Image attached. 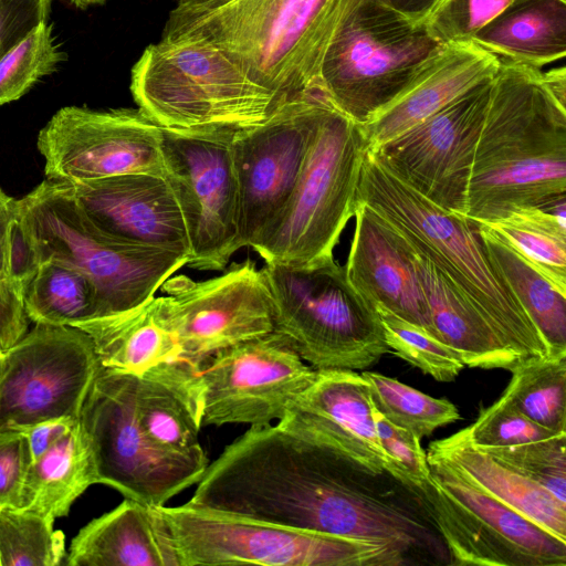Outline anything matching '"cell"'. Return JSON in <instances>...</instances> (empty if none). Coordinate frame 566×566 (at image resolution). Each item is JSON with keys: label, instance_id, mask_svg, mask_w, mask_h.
Masks as SVG:
<instances>
[{"label": "cell", "instance_id": "ffe728a7", "mask_svg": "<svg viewBox=\"0 0 566 566\" xmlns=\"http://www.w3.org/2000/svg\"><path fill=\"white\" fill-rule=\"evenodd\" d=\"M60 184L105 235L188 255L184 219L164 176L139 172Z\"/></svg>", "mask_w": 566, "mask_h": 566}, {"label": "cell", "instance_id": "bcb514c9", "mask_svg": "<svg viewBox=\"0 0 566 566\" xmlns=\"http://www.w3.org/2000/svg\"><path fill=\"white\" fill-rule=\"evenodd\" d=\"M18 219V200L0 188V279L12 277L14 229Z\"/></svg>", "mask_w": 566, "mask_h": 566}, {"label": "cell", "instance_id": "e0dca14e", "mask_svg": "<svg viewBox=\"0 0 566 566\" xmlns=\"http://www.w3.org/2000/svg\"><path fill=\"white\" fill-rule=\"evenodd\" d=\"M486 80L375 150L400 180L437 206L465 216L476 144L491 90Z\"/></svg>", "mask_w": 566, "mask_h": 566}, {"label": "cell", "instance_id": "484cf974", "mask_svg": "<svg viewBox=\"0 0 566 566\" xmlns=\"http://www.w3.org/2000/svg\"><path fill=\"white\" fill-rule=\"evenodd\" d=\"M415 250V249H413ZM416 265L438 338L471 368L511 370L518 359L502 344L476 307L415 250Z\"/></svg>", "mask_w": 566, "mask_h": 566}, {"label": "cell", "instance_id": "d6a6232c", "mask_svg": "<svg viewBox=\"0 0 566 566\" xmlns=\"http://www.w3.org/2000/svg\"><path fill=\"white\" fill-rule=\"evenodd\" d=\"M136 402L140 424L157 446L178 454H206L198 439L201 420L176 392L137 378Z\"/></svg>", "mask_w": 566, "mask_h": 566}, {"label": "cell", "instance_id": "30bf717a", "mask_svg": "<svg viewBox=\"0 0 566 566\" xmlns=\"http://www.w3.org/2000/svg\"><path fill=\"white\" fill-rule=\"evenodd\" d=\"M161 511L180 566H400L387 549L366 541L223 516L188 504L163 505Z\"/></svg>", "mask_w": 566, "mask_h": 566}, {"label": "cell", "instance_id": "ab89813d", "mask_svg": "<svg viewBox=\"0 0 566 566\" xmlns=\"http://www.w3.org/2000/svg\"><path fill=\"white\" fill-rule=\"evenodd\" d=\"M514 0H440L423 27L441 45L470 41Z\"/></svg>", "mask_w": 566, "mask_h": 566}, {"label": "cell", "instance_id": "b9f144b4", "mask_svg": "<svg viewBox=\"0 0 566 566\" xmlns=\"http://www.w3.org/2000/svg\"><path fill=\"white\" fill-rule=\"evenodd\" d=\"M31 463L25 434L21 430H0V509L20 507Z\"/></svg>", "mask_w": 566, "mask_h": 566}, {"label": "cell", "instance_id": "52a82bcc", "mask_svg": "<svg viewBox=\"0 0 566 566\" xmlns=\"http://www.w3.org/2000/svg\"><path fill=\"white\" fill-rule=\"evenodd\" d=\"M367 149L360 125L326 104L285 209L253 249L265 263L312 268L334 260L355 214Z\"/></svg>", "mask_w": 566, "mask_h": 566}, {"label": "cell", "instance_id": "4fadbf2b", "mask_svg": "<svg viewBox=\"0 0 566 566\" xmlns=\"http://www.w3.org/2000/svg\"><path fill=\"white\" fill-rule=\"evenodd\" d=\"M326 104L317 95L296 96L264 123L230 139L241 248H256L281 217Z\"/></svg>", "mask_w": 566, "mask_h": 566}, {"label": "cell", "instance_id": "816d5d0a", "mask_svg": "<svg viewBox=\"0 0 566 566\" xmlns=\"http://www.w3.org/2000/svg\"><path fill=\"white\" fill-rule=\"evenodd\" d=\"M2 357H3V350L0 349V371L2 366Z\"/></svg>", "mask_w": 566, "mask_h": 566}, {"label": "cell", "instance_id": "f1b7e54d", "mask_svg": "<svg viewBox=\"0 0 566 566\" xmlns=\"http://www.w3.org/2000/svg\"><path fill=\"white\" fill-rule=\"evenodd\" d=\"M475 223L488 253L541 333L549 354H566V293L495 232Z\"/></svg>", "mask_w": 566, "mask_h": 566}, {"label": "cell", "instance_id": "e575fe53", "mask_svg": "<svg viewBox=\"0 0 566 566\" xmlns=\"http://www.w3.org/2000/svg\"><path fill=\"white\" fill-rule=\"evenodd\" d=\"M54 522L25 509H0V566L61 565L65 536Z\"/></svg>", "mask_w": 566, "mask_h": 566}, {"label": "cell", "instance_id": "d590c367", "mask_svg": "<svg viewBox=\"0 0 566 566\" xmlns=\"http://www.w3.org/2000/svg\"><path fill=\"white\" fill-rule=\"evenodd\" d=\"M66 60L53 24L39 23L0 57V106L22 97Z\"/></svg>", "mask_w": 566, "mask_h": 566}, {"label": "cell", "instance_id": "5bb4252c", "mask_svg": "<svg viewBox=\"0 0 566 566\" xmlns=\"http://www.w3.org/2000/svg\"><path fill=\"white\" fill-rule=\"evenodd\" d=\"M163 132V176L180 209L187 265L222 270L241 249L239 190L230 139Z\"/></svg>", "mask_w": 566, "mask_h": 566}, {"label": "cell", "instance_id": "7c38bea8", "mask_svg": "<svg viewBox=\"0 0 566 566\" xmlns=\"http://www.w3.org/2000/svg\"><path fill=\"white\" fill-rule=\"evenodd\" d=\"M101 365L91 338L72 326L35 324L3 350L0 430L78 419Z\"/></svg>", "mask_w": 566, "mask_h": 566}, {"label": "cell", "instance_id": "cb8c5ba5", "mask_svg": "<svg viewBox=\"0 0 566 566\" xmlns=\"http://www.w3.org/2000/svg\"><path fill=\"white\" fill-rule=\"evenodd\" d=\"M70 566H180L174 534L161 506L128 497L93 518L73 537Z\"/></svg>", "mask_w": 566, "mask_h": 566}, {"label": "cell", "instance_id": "f6af8a7d", "mask_svg": "<svg viewBox=\"0 0 566 566\" xmlns=\"http://www.w3.org/2000/svg\"><path fill=\"white\" fill-rule=\"evenodd\" d=\"M77 421L78 419L61 417L40 421L21 429L29 442L32 463L72 430Z\"/></svg>", "mask_w": 566, "mask_h": 566}, {"label": "cell", "instance_id": "7a4b0ae2", "mask_svg": "<svg viewBox=\"0 0 566 566\" xmlns=\"http://www.w3.org/2000/svg\"><path fill=\"white\" fill-rule=\"evenodd\" d=\"M356 201L389 221L476 307L520 363L549 356L548 347L486 251L478 226L446 210L394 175L367 149Z\"/></svg>", "mask_w": 566, "mask_h": 566}, {"label": "cell", "instance_id": "7dc6e473", "mask_svg": "<svg viewBox=\"0 0 566 566\" xmlns=\"http://www.w3.org/2000/svg\"><path fill=\"white\" fill-rule=\"evenodd\" d=\"M415 27L423 25L440 0H376Z\"/></svg>", "mask_w": 566, "mask_h": 566}, {"label": "cell", "instance_id": "4dcf8cb0", "mask_svg": "<svg viewBox=\"0 0 566 566\" xmlns=\"http://www.w3.org/2000/svg\"><path fill=\"white\" fill-rule=\"evenodd\" d=\"M486 226L566 293V202L553 211L516 209Z\"/></svg>", "mask_w": 566, "mask_h": 566}, {"label": "cell", "instance_id": "f35d334b", "mask_svg": "<svg viewBox=\"0 0 566 566\" xmlns=\"http://www.w3.org/2000/svg\"><path fill=\"white\" fill-rule=\"evenodd\" d=\"M471 444L479 450L511 447L566 433L541 426L499 398L467 427Z\"/></svg>", "mask_w": 566, "mask_h": 566}, {"label": "cell", "instance_id": "ba28073f", "mask_svg": "<svg viewBox=\"0 0 566 566\" xmlns=\"http://www.w3.org/2000/svg\"><path fill=\"white\" fill-rule=\"evenodd\" d=\"M442 45L376 0H361L329 43L317 95L363 125L389 104Z\"/></svg>", "mask_w": 566, "mask_h": 566}, {"label": "cell", "instance_id": "ee69618b", "mask_svg": "<svg viewBox=\"0 0 566 566\" xmlns=\"http://www.w3.org/2000/svg\"><path fill=\"white\" fill-rule=\"evenodd\" d=\"M23 280L17 276L0 281V349L6 350L29 329L22 301Z\"/></svg>", "mask_w": 566, "mask_h": 566}, {"label": "cell", "instance_id": "44dd1931", "mask_svg": "<svg viewBox=\"0 0 566 566\" xmlns=\"http://www.w3.org/2000/svg\"><path fill=\"white\" fill-rule=\"evenodd\" d=\"M355 230L344 265L352 286L373 306L380 305L437 336L415 250L382 216L356 201Z\"/></svg>", "mask_w": 566, "mask_h": 566}, {"label": "cell", "instance_id": "603a6c76", "mask_svg": "<svg viewBox=\"0 0 566 566\" xmlns=\"http://www.w3.org/2000/svg\"><path fill=\"white\" fill-rule=\"evenodd\" d=\"M367 380L350 369L316 370L283 418L375 472L384 468Z\"/></svg>", "mask_w": 566, "mask_h": 566}, {"label": "cell", "instance_id": "1f68e13d", "mask_svg": "<svg viewBox=\"0 0 566 566\" xmlns=\"http://www.w3.org/2000/svg\"><path fill=\"white\" fill-rule=\"evenodd\" d=\"M510 371L500 399L534 422L566 432V354L533 357Z\"/></svg>", "mask_w": 566, "mask_h": 566}, {"label": "cell", "instance_id": "836d02e7", "mask_svg": "<svg viewBox=\"0 0 566 566\" xmlns=\"http://www.w3.org/2000/svg\"><path fill=\"white\" fill-rule=\"evenodd\" d=\"M373 405L390 422L420 440L440 427L458 421V408L448 399L433 398L391 377L363 371Z\"/></svg>", "mask_w": 566, "mask_h": 566}, {"label": "cell", "instance_id": "74e56055", "mask_svg": "<svg viewBox=\"0 0 566 566\" xmlns=\"http://www.w3.org/2000/svg\"><path fill=\"white\" fill-rule=\"evenodd\" d=\"M566 433L511 447L481 450L566 504Z\"/></svg>", "mask_w": 566, "mask_h": 566}, {"label": "cell", "instance_id": "f907efd6", "mask_svg": "<svg viewBox=\"0 0 566 566\" xmlns=\"http://www.w3.org/2000/svg\"><path fill=\"white\" fill-rule=\"evenodd\" d=\"M70 3H72L74 7L80 9H85L93 4H101L104 3L107 0H67Z\"/></svg>", "mask_w": 566, "mask_h": 566}, {"label": "cell", "instance_id": "60d3db41", "mask_svg": "<svg viewBox=\"0 0 566 566\" xmlns=\"http://www.w3.org/2000/svg\"><path fill=\"white\" fill-rule=\"evenodd\" d=\"M371 410L385 470L401 482L421 489L431 474L421 440L390 422L374 405Z\"/></svg>", "mask_w": 566, "mask_h": 566}, {"label": "cell", "instance_id": "3957f363", "mask_svg": "<svg viewBox=\"0 0 566 566\" xmlns=\"http://www.w3.org/2000/svg\"><path fill=\"white\" fill-rule=\"evenodd\" d=\"M360 1L232 0L212 9L176 7L161 39L207 41L272 90L289 97L317 95L325 51Z\"/></svg>", "mask_w": 566, "mask_h": 566}, {"label": "cell", "instance_id": "9a60e30c", "mask_svg": "<svg viewBox=\"0 0 566 566\" xmlns=\"http://www.w3.org/2000/svg\"><path fill=\"white\" fill-rule=\"evenodd\" d=\"M163 132L138 108H60L39 132L45 179L76 182L125 174L163 176Z\"/></svg>", "mask_w": 566, "mask_h": 566}, {"label": "cell", "instance_id": "d4e9b609", "mask_svg": "<svg viewBox=\"0 0 566 566\" xmlns=\"http://www.w3.org/2000/svg\"><path fill=\"white\" fill-rule=\"evenodd\" d=\"M427 458L449 464L486 494L566 541V504L474 448L467 428L431 442Z\"/></svg>", "mask_w": 566, "mask_h": 566}, {"label": "cell", "instance_id": "7bdbcfd3", "mask_svg": "<svg viewBox=\"0 0 566 566\" xmlns=\"http://www.w3.org/2000/svg\"><path fill=\"white\" fill-rule=\"evenodd\" d=\"M54 0H0V57L33 28L49 21Z\"/></svg>", "mask_w": 566, "mask_h": 566}, {"label": "cell", "instance_id": "681fc988", "mask_svg": "<svg viewBox=\"0 0 566 566\" xmlns=\"http://www.w3.org/2000/svg\"><path fill=\"white\" fill-rule=\"evenodd\" d=\"M232 0H175L176 7L184 9H212Z\"/></svg>", "mask_w": 566, "mask_h": 566}, {"label": "cell", "instance_id": "9c48e42d", "mask_svg": "<svg viewBox=\"0 0 566 566\" xmlns=\"http://www.w3.org/2000/svg\"><path fill=\"white\" fill-rule=\"evenodd\" d=\"M137 378L99 368L83 402L78 424L88 444L96 483L125 497L163 506L197 484L209 463L157 446L143 429L136 402Z\"/></svg>", "mask_w": 566, "mask_h": 566}, {"label": "cell", "instance_id": "277c9868", "mask_svg": "<svg viewBox=\"0 0 566 566\" xmlns=\"http://www.w3.org/2000/svg\"><path fill=\"white\" fill-rule=\"evenodd\" d=\"M130 92L161 129L229 139L294 98L261 83L223 49L197 39L149 44L132 69Z\"/></svg>", "mask_w": 566, "mask_h": 566}, {"label": "cell", "instance_id": "7402d4cb", "mask_svg": "<svg viewBox=\"0 0 566 566\" xmlns=\"http://www.w3.org/2000/svg\"><path fill=\"white\" fill-rule=\"evenodd\" d=\"M501 60L472 40L442 45L406 87L360 125L368 149H378L497 73Z\"/></svg>", "mask_w": 566, "mask_h": 566}, {"label": "cell", "instance_id": "d6986e66", "mask_svg": "<svg viewBox=\"0 0 566 566\" xmlns=\"http://www.w3.org/2000/svg\"><path fill=\"white\" fill-rule=\"evenodd\" d=\"M75 327L91 338L102 368L169 388L201 420L200 368L186 356L164 296Z\"/></svg>", "mask_w": 566, "mask_h": 566}, {"label": "cell", "instance_id": "83f0119b", "mask_svg": "<svg viewBox=\"0 0 566 566\" xmlns=\"http://www.w3.org/2000/svg\"><path fill=\"white\" fill-rule=\"evenodd\" d=\"M92 484H96L93 459L77 421L72 430L31 463L20 509L55 521L66 516L73 503Z\"/></svg>", "mask_w": 566, "mask_h": 566}, {"label": "cell", "instance_id": "6da1fadb", "mask_svg": "<svg viewBox=\"0 0 566 566\" xmlns=\"http://www.w3.org/2000/svg\"><path fill=\"white\" fill-rule=\"evenodd\" d=\"M566 202V106L542 69L501 61L476 144L465 216L474 222L513 210L553 211Z\"/></svg>", "mask_w": 566, "mask_h": 566}, {"label": "cell", "instance_id": "5b68a950", "mask_svg": "<svg viewBox=\"0 0 566 566\" xmlns=\"http://www.w3.org/2000/svg\"><path fill=\"white\" fill-rule=\"evenodd\" d=\"M54 260L86 274L98 294V315L136 307L181 266L188 255L132 245L97 230L63 184L43 180L18 199L12 274L24 280L40 262Z\"/></svg>", "mask_w": 566, "mask_h": 566}, {"label": "cell", "instance_id": "f5cc1de1", "mask_svg": "<svg viewBox=\"0 0 566 566\" xmlns=\"http://www.w3.org/2000/svg\"><path fill=\"white\" fill-rule=\"evenodd\" d=\"M0 281H2V280L0 279Z\"/></svg>", "mask_w": 566, "mask_h": 566}, {"label": "cell", "instance_id": "8992f818", "mask_svg": "<svg viewBox=\"0 0 566 566\" xmlns=\"http://www.w3.org/2000/svg\"><path fill=\"white\" fill-rule=\"evenodd\" d=\"M283 335L314 369L364 370L390 349L375 307L335 260L312 268L260 269Z\"/></svg>", "mask_w": 566, "mask_h": 566}, {"label": "cell", "instance_id": "4316f807", "mask_svg": "<svg viewBox=\"0 0 566 566\" xmlns=\"http://www.w3.org/2000/svg\"><path fill=\"white\" fill-rule=\"evenodd\" d=\"M501 61L535 69L566 56V0H514L472 39Z\"/></svg>", "mask_w": 566, "mask_h": 566}, {"label": "cell", "instance_id": "f546056e", "mask_svg": "<svg viewBox=\"0 0 566 566\" xmlns=\"http://www.w3.org/2000/svg\"><path fill=\"white\" fill-rule=\"evenodd\" d=\"M23 308L29 321L72 326L98 315V294L91 279L72 265L46 260L23 280Z\"/></svg>", "mask_w": 566, "mask_h": 566}, {"label": "cell", "instance_id": "8d00e7d4", "mask_svg": "<svg viewBox=\"0 0 566 566\" xmlns=\"http://www.w3.org/2000/svg\"><path fill=\"white\" fill-rule=\"evenodd\" d=\"M387 346L396 356L437 381L454 380L465 367L461 357L439 338L380 305H374Z\"/></svg>", "mask_w": 566, "mask_h": 566}, {"label": "cell", "instance_id": "2e32d148", "mask_svg": "<svg viewBox=\"0 0 566 566\" xmlns=\"http://www.w3.org/2000/svg\"><path fill=\"white\" fill-rule=\"evenodd\" d=\"M315 376L316 369L275 331L220 350L201 366V423L279 421Z\"/></svg>", "mask_w": 566, "mask_h": 566}, {"label": "cell", "instance_id": "8fae6325", "mask_svg": "<svg viewBox=\"0 0 566 566\" xmlns=\"http://www.w3.org/2000/svg\"><path fill=\"white\" fill-rule=\"evenodd\" d=\"M420 489L451 565L565 566L566 541L486 494L449 464L428 459Z\"/></svg>", "mask_w": 566, "mask_h": 566}, {"label": "cell", "instance_id": "c3c4849f", "mask_svg": "<svg viewBox=\"0 0 566 566\" xmlns=\"http://www.w3.org/2000/svg\"><path fill=\"white\" fill-rule=\"evenodd\" d=\"M542 78L549 92L566 106V67L560 65L547 72L542 71Z\"/></svg>", "mask_w": 566, "mask_h": 566}, {"label": "cell", "instance_id": "ac0fdd59", "mask_svg": "<svg viewBox=\"0 0 566 566\" xmlns=\"http://www.w3.org/2000/svg\"><path fill=\"white\" fill-rule=\"evenodd\" d=\"M160 287L181 347L200 370L216 353L275 331L268 286L250 260L206 281L170 276Z\"/></svg>", "mask_w": 566, "mask_h": 566}]
</instances>
